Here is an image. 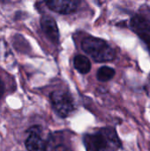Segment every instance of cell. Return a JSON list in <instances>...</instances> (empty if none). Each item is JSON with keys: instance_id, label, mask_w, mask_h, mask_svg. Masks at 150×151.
Instances as JSON below:
<instances>
[{"instance_id": "cell-7", "label": "cell", "mask_w": 150, "mask_h": 151, "mask_svg": "<svg viewBox=\"0 0 150 151\" xmlns=\"http://www.w3.org/2000/svg\"><path fill=\"white\" fill-rule=\"evenodd\" d=\"M42 30L46 37L54 44L59 42V31L56 20L50 15H43L41 19Z\"/></svg>"}, {"instance_id": "cell-3", "label": "cell", "mask_w": 150, "mask_h": 151, "mask_svg": "<svg viewBox=\"0 0 150 151\" xmlns=\"http://www.w3.org/2000/svg\"><path fill=\"white\" fill-rule=\"evenodd\" d=\"M50 104L53 110L61 118H66L75 110L72 96L66 91H54L50 95Z\"/></svg>"}, {"instance_id": "cell-4", "label": "cell", "mask_w": 150, "mask_h": 151, "mask_svg": "<svg viewBox=\"0 0 150 151\" xmlns=\"http://www.w3.org/2000/svg\"><path fill=\"white\" fill-rule=\"evenodd\" d=\"M131 30L135 33L139 38L145 43L150 50V20L145 16L136 14L129 21Z\"/></svg>"}, {"instance_id": "cell-11", "label": "cell", "mask_w": 150, "mask_h": 151, "mask_svg": "<svg viewBox=\"0 0 150 151\" xmlns=\"http://www.w3.org/2000/svg\"><path fill=\"white\" fill-rule=\"evenodd\" d=\"M3 94H4V84H3V82H2V81L0 79V98L2 97Z\"/></svg>"}, {"instance_id": "cell-1", "label": "cell", "mask_w": 150, "mask_h": 151, "mask_svg": "<svg viewBox=\"0 0 150 151\" xmlns=\"http://www.w3.org/2000/svg\"><path fill=\"white\" fill-rule=\"evenodd\" d=\"M83 144L87 151H116L121 141L113 127H103L96 132L85 134Z\"/></svg>"}, {"instance_id": "cell-8", "label": "cell", "mask_w": 150, "mask_h": 151, "mask_svg": "<svg viewBox=\"0 0 150 151\" xmlns=\"http://www.w3.org/2000/svg\"><path fill=\"white\" fill-rule=\"evenodd\" d=\"M47 151H73L65 142L62 134H53L47 142Z\"/></svg>"}, {"instance_id": "cell-5", "label": "cell", "mask_w": 150, "mask_h": 151, "mask_svg": "<svg viewBox=\"0 0 150 151\" xmlns=\"http://www.w3.org/2000/svg\"><path fill=\"white\" fill-rule=\"evenodd\" d=\"M45 4L54 12L60 14H71L78 11L80 2L77 0H52L46 1Z\"/></svg>"}, {"instance_id": "cell-2", "label": "cell", "mask_w": 150, "mask_h": 151, "mask_svg": "<svg viewBox=\"0 0 150 151\" xmlns=\"http://www.w3.org/2000/svg\"><path fill=\"white\" fill-rule=\"evenodd\" d=\"M82 50L98 63L110 62L116 58L115 50L103 39L88 36L81 42Z\"/></svg>"}, {"instance_id": "cell-10", "label": "cell", "mask_w": 150, "mask_h": 151, "mask_svg": "<svg viewBox=\"0 0 150 151\" xmlns=\"http://www.w3.org/2000/svg\"><path fill=\"white\" fill-rule=\"evenodd\" d=\"M115 73H116V71L113 68L104 65V66H102L98 69L97 73H96V77H97V80L99 81L106 82V81H111L115 76Z\"/></svg>"}, {"instance_id": "cell-9", "label": "cell", "mask_w": 150, "mask_h": 151, "mask_svg": "<svg viewBox=\"0 0 150 151\" xmlns=\"http://www.w3.org/2000/svg\"><path fill=\"white\" fill-rule=\"evenodd\" d=\"M73 65L74 68L82 74H86L91 70V62L89 58L83 55H77L74 57Z\"/></svg>"}, {"instance_id": "cell-6", "label": "cell", "mask_w": 150, "mask_h": 151, "mask_svg": "<svg viewBox=\"0 0 150 151\" xmlns=\"http://www.w3.org/2000/svg\"><path fill=\"white\" fill-rule=\"evenodd\" d=\"M25 145L28 151H47V142L42 138L39 127H33L28 130Z\"/></svg>"}]
</instances>
